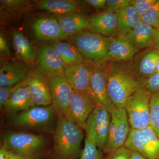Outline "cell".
Returning a JSON list of instances; mask_svg holds the SVG:
<instances>
[{
    "mask_svg": "<svg viewBox=\"0 0 159 159\" xmlns=\"http://www.w3.org/2000/svg\"><path fill=\"white\" fill-rule=\"evenodd\" d=\"M1 148L19 159H45L51 148L49 139L43 135L9 132L1 137Z\"/></svg>",
    "mask_w": 159,
    "mask_h": 159,
    "instance_id": "obj_1",
    "label": "cell"
},
{
    "mask_svg": "<svg viewBox=\"0 0 159 159\" xmlns=\"http://www.w3.org/2000/svg\"><path fill=\"white\" fill-rule=\"evenodd\" d=\"M107 89L110 98L116 108H124L127 100L142 86L134 75L131 62L111 61L108 63Z\"/></svg>",
    "mask_w": 159,
    "mask_h": 159,
    "instance_id": "obj_2",
    "label": "cell"
},
{
    "mask_svg": "<svg viewBox=\"0 0 159 159\" xmlns=\"http://www.w3.org/2000/svg\"><path fill=\"white\" fill-rule=\"evenodd\" d=\"M83 129L65 117L58 116L57 125L52 134L53 145L49 158L51 159H77L81 151L84 138Z\"/></svg>",
    "mask_w": 159,
    "mask_h": 159,
    "instance_id": "obj_3",
    "label": "cell"
},
{
    "mask_svg": "<svg viewBox=\"0 0 159 159\" xmlns=\"http://www.w3.org/2000/svg\"><path fill=\"white\" fill-rule=\"evenodd\" d=\"M58 116L51 105L35 106L9 116L7 124L19 129L53 134Z\"/></svg>",
    "mask_w": 159,
    "mask_h": 159,
    "instance_id": "obj_4",
    "label": "cell"
},
{
    "mask_svg": "<svg viewBox=\"0 0 159 159\" xmlns=\"http://www.w3.org/2000/svg\"><path fill=\"white\" fill-rule=\"evenodd\" d=\"M67 40L78 49L85 60L110 62L107 54L108 37L86 31L69 37Z\"/></svg>",
    "mask_w": 159,
    "mask_h": 159,
    "instance_id": "obj_5",
    "label": "cell"
},
{
    "mask_svg": "<svg viewBox=\"0 0 159 159\" xmlns=\"http://www.w3.org/2000/svg\"><path fill=\"white\" fill-rule=\"evenodd\" d=\"M152 93L142 86L125 102L124 108L131 129L150 126V99Z\"/></svg>",
    "mask_w": 159,
    "mask_h": 159,
    "instance_id": "obj_6",
    "label": "cell"
},
{
    "mask_svg": "<svg viewBox=\"0 0 159 159\" xmlns=\"http://www.w3.org/2000/svg\"><path fill=\"white\" fill-rule=\"evenodd\" d=\"M90 73V85L97 105L111 112L116 108L110 98L107 89L108 63H98L85 60Z\"/></svg>",
    "mask_w": 159,
    "mask_h": 159,
    "instance_id": "obj_7",
    "label": "cell"
},
{
    "mask_svg": "<svg viewBox=\"0 0 159 159\" xmlns=\"http://www.w3.org/2000/svg\"><path fill=\"white\" fill-rule=\"evenodd\" d=\"M111 113L107 110L97 107L89 116L85 129L86 138L103 151L107 143Z\"/></svg>",
    "mask_w": 159,
    "mask_h": 159,
    "instance_id": "obj_8",
    "label": "cell"
},
{
    "mask_svg": "<svg viewBox=\"0 0 159 159\" xmlns=\"http://www.w3.org/2000/svg\"><path fill=\"white\" fill-rule=\"evenodd\" d=\"M124 146L138 151L147 159H159V137L150 126L131 129Z\"/></svg>",
    "mask_w": 159,
    "mask_h": 159,
    "instance_id": "obj_9",
    "label": "cell"
},
{
    "mask_svg": "<svg viewBox=\"0 0 159 159\" xmlns=\"http://www.w3.org/2000/svg\"><path fill=\"white\" fill-rule=\"evenodd\" d=\"M111 116L108 139L103 151L108 154L124 146L131 130L125 108H115Z\"/></svg>",
    "mask_w": 159,
    "mask_h": 159,
    "instance_id": "obj_10",
    "label": "cell"
},
{
    "mask_svg": "<svg viewBox=\"0 0 159 159\" xmlns=\"http://www.w3.org/2000/svg\"><path fill=\"white\" fill-rule=\"evenodd\" d=\"M97 107L93 97L73 90L70 106L64 117L84 129L89 116Z\"/></svg>",
    "mask_w": 159,
    "mask_h": 159,
    "instance_id": "obj_11",
    "label": "cell"
},
{
    "mask_svg": "<svg viewBox=\"0 0 159 159\" xmlns=\"http://www.w3.org/2000/svg\"><path fill=\"white\" fill-rule=\"evenodd\" d=\"M47 78L51 89V106L58 116H65L70 106L73 88L64 74Z\"/></svg>",
    "mask_w": 159,
    "mask_h": 159,
    "instance_id": "obj_12",
    "label": "cell"
},
{
    "mask_svg": "<svg viewBox=\"0 0 159 159\" xmlns=\"http://www.w3.org/2000/svg\"><path fill=\"white\" fill-rule=\"evenodd\" d=\"M23 83L29 88L35 105H51L52 98L48 80L38 69L31 70Z\"/></svg>",
    "mask_w": 159,
    "mask_h": 159,
    "instance_id": "obj_13",
    "label": "cell"
},
{
    "mask_svg": "<svg viewBox=\"0 0 159 159\" xmlns=\"http://www.w3.org/2000/svg\"><path fill=\"white\" fill-rule=\"evenodd\" d=\"M159 51L155 48L145 49L139 52L131 62L133 73L142 83L156 73Z\"/></svg>",
    "mask_w": 159,
    "mask_h": 159,
    "instance_id": "obj_14",
    "label": "cell"
},
{
    "mask_svg": "<svg viewBox=\"0 0 159 159\" xmlns=\"http://www.w3.org/2000/svg\"><path fill=\"white\" fill-rule=\"evenodd\" d=\"M37 59L39 70L47 77L63 75L66 66L51 44L40 47Z\"/></svg>",
    "mask_w": 159,
    "mask_h": 159,
    "instance_id": "obj_15",
    "label": "cell"
},
{
    "mask_svg": "<svg viewBox=\"0 0 159 159\" xmlns=\"http://www.w3.org/2000/svg\"><path fill=\"white\" fill-rule=\"evenodd\" d=\"M64 74L73 89L93 97L90 85V73L85 62L66 66Z\"/></svg>",
    "mask_w": 159,
    "mask_h": 159,
    "instance_id": "obj_16",
    "label": "cell"
},
{
    "mask_svg": "<svg viewBox=\"0 0 159 159\" xmlns=\"http://www.w3.org/2000/svg\"><path fill=\"white\" fill-rule=\"evenodd\" d=\"M157 29L141 20L132 30L122 37L140 51L154 47Z\"/></svg>",
    "mask_w": 159,
    "mask_h": 159,
    "instance_id": "obj_17",
    "label": "cell"
},
{
    "mask_svg": "<svg viewBox=\"0 0 159 159\" xmlns=\"http://www.w3.org/2000/svg\"><path fill=\"white\" fill-rule=\"evenodd\" d=\"M31 70L29 66L12 60L5 62L0 70V87L11 86L23 82Z\"/></svg>",
    "mask_w": 159,
    "mask_h": 159,
    "instance_id": "obj_18",
    "label": "cell"
},
{
    "mask_svg": "<svg viewBox=\"0 0 159 159\" xmlns=\"http://www.w3.org/2000/svg\"><path fill=\"white\" fill-rule=\"evenodd\" d=\"M34 34L41 40L62 41L68 37L62 31L56 18L45 16L38 19L32 25Z\"/></svg>",
    "mask_w": 159,
    "mask_h": 159,
    "instance_id": "obj_19",
    "label": "cell"
},
{
    "mask_svg": "<svg viewBox=\"0 0 159 159\" xmlns=\"http://www.w3.org/2000/svg\"><path fill=\"white\" fill-rule=\"evenodd\" d=\"M118 14L103 11L89 17V30L107 37L118 36Z\"/></svg>",
    "mask_w": 159,
    "mask_h": 159,
    "instance_id": "obj_20",
    "label": "cell"
},
{
    "mask_svg": "<svg viewBox=\"0 0 159 159\" xmlns=\"http://www.w3.org/2000/svg\"><path fill=\"white\" fill-rule=\"evenodd\" d=\"M35 106L29 88L23 81L6 101L2 110L6 115L10 116Z\"/></svg>",
    "mask_w": 159,
    "mask_h": 159,
    "instance_id": "obj_21",
    "label": "cell"
},
{
    "mask_svg": "<svg viewBox=\"0 0 159 159\" xmlns=\"http://www.w3.org/2000/svg\"><path fill=\"white\" fill-rule=\"evenodd\" d=\"M139 51L124 38L108 37L107 54L110 61L132 62Z\"/></svg>",
    "mask_w": 159,
    "mask_h": 159,
    "instance_id": "obj_22",
    "label": "cell"
},
{
    "mask_svg": "<svg viewBox=\"0 0 159 159\" xmlns=\"http://www.w3.org/2000/svg\"><path fill=\"white\" fill-rule=\"evenodd\" d=\"M11 37L15 52L18 59L32 68L37 59V54L34 47L20 30L12 31Z\"/></svg>",
    "mask_w": 159,
    "mask_h": 159,
    "instance_id": "obj_23",
    "label": "cell"
},
{
    "mask_svg": "<svg viewBox=\"0 0 159 159\" xmlns=\"http://www.w3.org/2000/svg\"><path fill=\"white\" fill-rule=\"evenodd\" d=\"M56 18L61 28L68 36L89 30V18L81 12L57 15Z\"/></svg>",
    "mask_w": 159,
    "mask_h": 159,
    "instance_id": "obj_24",
    "label": "cell"
},
{
    "mask_svg": "<svg viewBox=\"0 0 159 159\" xmlns=\"http://www.w3.org/2000/svg\"><path fill=\"white\" fill-rule=\"evenodd\" d=\"M36 9L57 14L81 12L83 10V3L75 0H41L35 4Z\"/></svg>",
    "mask_w": 159,
    "mask_h": 159,
    "instance_id": "obj_25",
    "label": "cell"
},
{
    "mask_svg": "<svg viewBox=\"0 0 159 159\" xmlns=\"http://www.w3.org/2000/svg\"><path fill=\"white\" fill-rule=\"evenodd\" d=\"M51 44L59 55L65 66L85 62L84 57L78 49L69 42L55 41Z\"/></svg>",
    "mask_w": 159,
    "mask_h": 159,
    "instance_id": "obj_26",
    "label": "cell"
},
{
    "mask_svg": "<svg viewBox=\"0 0 159 159\" xmlns=\"http://www.w3.org/2000/svg\"><path fill=\"white\" fill-rule=\"evenodd\" d=\"M141 20L137 10L130 5L118 14L117 34L118 36L123 37L134 29Z\"/></svg>",
    "mask_w": 159,
    "mask_h": 159,
    "instance_id": "obj_27",
    "label": "cell"
},
{
    "mask_svg": "<svg viewBox=\"0 0 159 159\" xmlns=\"http://www.w3.org/2000/svg\"><path fill=\"white\" fill-rule=\"evenodd\" d=\"M149 107L150 126L159 137V92L152 94Z\"/></svg>",
    "mask_w": 159,
    "mask_h": 159,
    "instance_id": "obj_28",
    "label": "cell"
},
{
    "mask_svg": "<svg viewBox=\"0 0 159 159\" xmlns=\"http://www.w3.org/2000/svg\"><path fill=\"white\" fill-rule=\"evenodd\" d=\"M103 151L86 138L84 146L79 159H103Z\"/></svg>",
    "mask_w": 159,
    "mask_h": 159,
    "instance_id": "obj_29",
    "label": "cell"
},
{
    "mask_svg": "<svg viewBox=\"0 0 159 159\" xmlns=\"http://www.w3.org/2000/svg\"><path fill=\"white\" fill-rule=\"evenodd\" d=\"M141 20L155 29L159 27V0L141 18Z\"/></svg>",
    "mask_w": 159,
    "mask_h": 159,
    "instance_id": "obj_30",
    "label": "cell"
},
{
    "mask_svg": "<svg viewBox=\"0 0 159 159\" xmlns=\"http://www.w3.org/2000/svg\"><path fill=\"white\" fill-rule=\"evenodd\" d=\"M31 1L28 0H1V9L9 11H16L26 9L31 5Z\"/></svg>",
    "mask_w": 159,
    "mask_h": 159,
    "instance_id": "obj_31",
    "label": "cell"
},
{
    "mask_svg": "<svg viewBox=\"0 0 159 159\" xmlns=\"http://www.w3.org/2000/svg\"><path fill=\"white\" fill-rule=\"evenodd\" d=\"M131 0H107L104 11L119 14L130 4Z\"/></svg>",
    "mask_w": 159,
    "mask_h": 159,
    "instance_id": "obj_32",
    "label": "cell"
},
{
    "mask_svg": "<svg viewBox=\"0 0 159 159\" xmlns=\"http://www.w3.org/2000/svg\"><path fill=\"white\" fill-rule=\"evenodd\" d=\"M157 1V0H131L130 4L134 7L141 18Z\"/></svg>",
    "mask_w": 159,
    "mask_h": 159,
    "instance_id": "obj_33",
    "label": "cell"
},
{
    "mask_svg": "<svg viewBox=\"0 0 159 159\" xmlns=\"http://www.w3.org/2000/svg\"><path fill=\"white\" fill-rule=\"evenodd\" d=\"M22 82L16 85L11 86L0 87V108L1 110L2 109L4 104L10 98L11 95L20 86Z\"/></svg>",
    "mask_w": 159,
    "mask_h": 159,
    "instance_id": "obj_34",
    "label": "cell"
},
{
    "mask_svg": "<svg viewBox=\"0 0 159 159\" xmlns=\"http://www.w3.org/2000/svg\"><path fill=\"white\" fill-rule=\"evenodd\" d=\"M142 86L152 94L159 92V73H155L146 80L142 83Z\"/></svg>",
    "mask_w": 159,
    "mask_h": 159,
    "instance_id": "obj_35",
    "label": "cell"
},
{
    "mask_svg": "<svg viewBox=\"0 0 159 159\" xmlns=\"http://www.w3.org/2000/svg\"><path fill=\"white\" fill-rule=\"evenodd\" d=\"M130 149L124 146L109 154L105 159H130Z\"/></svg>",
    "mask_w": 159,
    "mask_h": 159,
    "instance_id": "obj_36",
    "label": "cell"
},
{
    "mask_svg": "<svg viewBox=\"0 0 159 159\" xmlns=\"http://www.w3.org/2000/svg\"><path fill=\"white\" fill-rule=\"evenodd\" d=\"M84 1L86 4L98 11H104L105 10L107 0H86Z\"/></svg>",
    "mask_w": 159,
    "mask_h": 159,
    "instance_id": "obj_37",
    "label": "cell"
},
{
    "mask_svg": "<svg viewBox=\"0 0 159 159\" xmlns=\"http://www.w3.org/2000/svg\"><path fill=\"white\" fill-rule=\"evenodd\" d=\"M0 51L1 54L7 55L11 54L7 41L2 33L0 34Z\"/></svg>",
    "mask_w": 159,
    "mask_h": 159,
    "instance_id": "obj_38",
    "label": "cell"
},
{
    "mask_svg": "<svg viewBox=\"0 0 159 159\" xmlns=\"http://www.w3.org/2000/svg\"><path fill=\"white\" fill-rule=\"evenodd\" d=\"M130 159H147L141 152L136 150H131Z\"/></svg>",
    "mask_w": 159,
    "mask_h": 159,
    "instance_id": "obj_39",
    "label": "cell"
},
{
    "mask_svg": "<svg viewBox=\"0 0 159 159\" xmlns=\"http://www.w3.org/2000/svg\"><path fill=\"white\" fill-rule=\"evenodd\" d=\"M154 48L159 51V27L157 29L156 39L155 44Z\"/></svg>",
    "mask_w": 159,
    "mask_h": 159,
    "instance_id": "obj_40",
    "label": "cell"
},
{
    "mask_svg": "<svg viewBox=\"0 0 159 159\" xmlns=\"http://www.w3.org/2000/svg\"><path fill=\"white\" fill-rule=\"evenodd\" d=\"M156 73H159V57L158 60L157 62L156 66Z\"/></svg>",
    "mask_w": 159,
    "mask_h": 159,
    "instance_id": "obj_41",
    "label": "cell"
},
{
    "mask_svg": "<svg viewBox=\"0 0 159 159\" xmlns=\"http://www.w3.org/2000/svg\"></svg>",
    "mask_w": 159,
    "mask_h": 159,
    "instance_id": "obj_42",
    "label": "cell"
}]
</instances>
